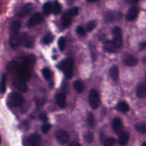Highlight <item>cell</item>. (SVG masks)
<instances>
[{
  "instance_id": "obj_1",
  "label": "cell",
  "mask_w": 146,
  "mask_h": 146,
  "mask_svg": "<svg viewBox=\"0 0 146 146\" xmlns=\"http://www.w3.org/2000/svg\"><path fill=\"white\" fill-rule=\"evenodd\" d=\"M59 68L64 73L66 77L70 78L72 75L74 61L71 58H67L59 63Z\"/></svg>"
},
{
  "instance_id": "obj_2",
  "label": "cell",
  "mask_w": 146,
  "mask_h": 146,
  "mask_svg": "<svg viewBox=\"0 0 146 146\" xmlns=\"http://www.w3.org/2000/svg\"><path fill=\"white\" fill-rule=\"evenodd\" d=\"M15 72L18 78L25 82L28 80L30 78L31 74L29 70V67H28L24 63L18 64Z\"/></svg>"
},
{
  "instance_id": "obj_3",
  "label": "cell",
  "mask_w": 146,
  "mask_h": 146,
  "mask_svg": "<svg viewBox=\"0 0 146 146\" xmlns=\"http://www.w3.org/2000/svg\"><path fill=\"white\" fill-rule=\"evenodd\" d=\"M89 103L92 109H96L100 103V99L98 91L95 89H91L89 94Z\"/></svg>"
},
{
  "instance_id": "obj_4",
  "label": "cell",
  "mask_w": 146,
  "mask_h": 146,
  "mask_svg": "<svg viewBox=\"0 0 146 146\" xmlns=\"http://www.w3.org/2000/svg\"><path fill=\"white\" fill-rule=\"evenodd\" d=\"M112 35H113V42L116 46L118 48H120L123 44V38L121 29L116 26L113 28L112 30Z\"/></svg>"
},
{
  "instance_id": "obj_5",
  "label": "cell",
  "mask_w": 146,
  "mask_h": 146,
  "mask_svg": "<svg viewBox=\"0 0 146 146\" xmlns=\"http://www.w3.org/2000/svg\"><path fill=\"white\" fill-rule=\"evenodd\" d=\"M23 43V34H12L9 38V44L13 48L18 47Z\"/></svg>"
},
{
  "instance_id": "obj_6",
  "label": "cell",
  "mask_w": 146,
  "mask_h": 146,
  "mask_svg": "<svg viewBox=\"0 0 146 146\" xmlns=\"http://www.w3.org/2000/svg\"><path fill=\"white\" fill-rule=\"evenodd\" d=\"M55 137L58 141L62 145L67 144L70 140L69 133L64 129H59L55 132Z\"/></svg>"
},
{
  "instance_id": "obj_7",
  "label": "cell",
  "mask_w": 146,
  "mask_h": 146,
  "mask_svg": "<svg viewBox=\"0 0 146 146\" xmlns=\"http://www.w3.org/2000/svg\"><path fill=\"white\" fill-rule=\"evenodd\" d=\"M10 101L14 107H19L23 103V98L19 93L14 92L10 95Z\"/></svg>"
},
{
  "instance_id": "obj_8",
  "label": "cell",
  "mask_w": 146,
  "mask_h": 146,
  "mask_svg": "<svg viewBox=\"0 0 146 146\" xmlns=\"http://www.w3.org/2000/svg\"><path fill=\"white\" fill-rule=\"evenodd\" d=\"M42 20H43V18H42V14L39 12L35 13L28 20L27 26L29 27H34L40 23Z\"/></svg>"
},
{
  "instance_id": "obj_9",
  "label": "cell",
  "mask_w": 146,
  "mask_h": 146,
  "mask_svg": "<svg viewBox=\"0 0 146 146\" xmlns=\"http://www.w3.org/2000/svg\"><path fill=\"white\" fill-rule=\"evenodd\" d=\"M123 62L126 66L133 67L137 64L138 60L132 55L128 54L125 55L123 58Z\"/></svg>"
},
{
  "instance_id": "obj_10",
  "label": "cell",
  "mask_w": 146,
  "mask_h": 146,
  "mask_svg": "<svg viewBox=\"0 0 146 146\" xmlns=\"http://www.w3.org/2000/svg\"><path fill=\"white\" fill-rule=\"evenodd\" d=\"M139 14V9L136 6L131 7L127 14V19L129 21H134L137 17Z\"/></svg>"
},
{
  "instance_id": "obj_11",
  "label": "cell",
  "mask_w": 146,
  "mask_h": 146,
  "mask_svg": "<svg viewBox=\"0 0 146 146\" xmlns=\"http://www.w3.org/2000/svg\"><path fill=\"white\" fill-rule=\"evenodd\" d=\"M104 49L108 52L113 53L117 51L118 48L112 40H106L104 43Z\"/></svg>"
},
{
  "instance_id": "obj_12",
  "label": "cell",
  "mask_w": 146,
  "mask_h": 146,
  "mask_svg": "<svg viewBox=\"0 0 146 146\" xmlns=\"http://www.w3.org/2000/svg\"><path fill=\"white\" fill-rule=\"evenodd\" d=\"M136 95L139 98L146 97V83H139L136 88Z\"/></svg>"
},
{
  "instance_id": "obj_13",
  "label": "cell",
  "mask_w": 146,
  "mask_h": 146,
  "mask_svg": "<svg viewBox=\"0 0 146 146\" xmlns=\"http://www.w3.org/2000/svg\"><path fill=\"white\" fill-rule=\"evenodd\" d=\"M112 128L113 131L116 133H120L122 131L123 123L119 117H116L113 119L112 122Z\"/></svg>"
},
{
  "instance_id": "obj_14",
  "label": "cell",
  "mask_w": 146,
  "mask_h": 146,
  "mask_svg": "<svg viewBox=\"0 0 146 146\" xmlns=\"http://www.w3.org/2000/svg\"><path fill=\"white\" fill-rule=\"evenodd\" d=\"M15 87L21 92H25L27 90V85L25 81L20 78H17L14 80Z\"/></svg>"
},
{
  "instance_id": "obj_15",
  "label": "cell",
  "mask_w": 146,
  "mask_h": 146,
  "mask_svg": "<svg viewBox=\"0 0 146 146\" xmlns=\"http://www.w3.org/2000/svg\"><path fill=\"white\" fill-rule=\"evenodd\" d=\"M55 100L58 106L61 108H64L66 105V98L64 94H58L56 95Z\"/></svg>"
},
{
  "instance_id": "obj_16",
  "label": "cell",
  "mask_w": 146,
  "mask_h": 146,
  "mask_svg": "<svg viewBox=\"0 0 146 146\" xmlns=\"http://www.w3.org/2000/svg\"><path fill=\"white\" fill-rule=\"evenodd\" d=\"M34 42V38L29 36L26 33H23V44L27 48H31L33 46Z\"/></svg>"
},
{
  "instance_id": "obj_17",
  "label": "cell",
  "mask_w": 146,
  "mask_h": 146,
  "mask_svg": "<svg viewBox=\"0 0 146 146\" xmlns=\"http://www.w3.org/2000/svg\"><path fill=\"white\" fill-rule=\"evenodd\" d=\"M129 139V133L126 131H122L119 136L118 142L120 145L124 146L127 143Z\"/></svg>"
},
{
  "instance_id": "obj_18",
  "label": "cell",
  "mask_w": 146,
  "mask_h": 146,
  "mask_svg": "<svg viewBox=\"0 0 146 146\" xmlns=\"http://www.w3.org/2000/svg\"><path fill=\"white\" fill-rule=\"evenodd\" d=\"M109 74L113 80L117 81L119 79V68L117 66L113 65L109 70Z\"/></svg>"
},
{
  "instance_id": "obj_19",
  "label": "cell",
  "mask_w": 146,
  "mask_h": 146,
  "mask_svg": "<svg viewBox=\"0 0 146 146\" xmlns=\"http://www.w3.org/2000/svg\"><path fill=\"white\" fill-rule=\"evenodd\" d=\"M32 6L31 4H26L23 6L18 13V16L19 17H24L26 16L31 11Z\"/></svg>"
},
{
  "instance_id": "obj_20",
  "label": "cell",
  "mask_w": 146,
  "mask_h": 146,
  "mask_svg": "<svg viewBox=\"0 0 146 146\" xmlns=\"http://www.w3.org/2000/svg\"><path fill=\"white\" fill-rule=\"evenodd\" d=\"M72 17L70 15L68 11L64 13L62 17V23L64 27H67L70 25L72 22Z\"/></svg>"
},
{
  "instance_id": "obj_21",
  "label": "cell",
  "mask_w": 146,
  "mask_h": 146,
  "mask_svg": "<svg viewBox=\"0 0 146 146\" xmlns=\"http://www.w3.org/2000/svg\"><path fill=\"white\" fill-rule=\"evenodd\" d=\"M28 141L32 146H38L40 143L41 139L37 134H32L29 137Z\"/></svg>"
},
{
  "instance_id": "obj_22",
  "label": "cell",
  "mask_w": 146,
  "mask_h": 146,
  "mask_svg": "<svg viewBox=\"0 0 146 146\" xmlns=\"http://www.w3.org/2000/svg\"><path fill=\"white\" fill-rule=\"evenodd\" d=\"M35 62V56L33 54H30L23 58V63L28 67L32 66Z\"/></svg>"
},
{
  "instance_id": "obj_23",
  "label": "cell",
  "mask_w": 146,
  "mask_h": 146,
  "mask_svg": "<svg viewBox=\"0 0 146 146\" xmlns=\"http://www.w3.org/2000/svg\"><path fill=\"white\" fill-rule=\"evenodd\" d=\"M73 87L75 90L78 93L82 92L84 90V84L80 80H75L73 83Z\"/></svg>"
},
{
  "instance_id": "obj_24",
  "label": "cell",
  "mask_w": 146,
  "mask_h": 146,
  "mask_svg": "<svg viewBox=\"0 0 146 146\" xmlns=\"http://www.w3.org/2000/svg\"><path fill=\"white\" fill-rule=\"evenodd\" d=\"M117 110L119 111L123 112H127L129 111V106L128 104L124 101H121L119 102L117 105Z\"/></svg>"
},
{
  "instance_id": "obj_25",
  "label": "cell",
  "mask_w": 146,
  "mask_h": 146,
  "mask_svg": "<svg viewBox=\"0 0 146 146\" xmlns=\"http://www.w3.org/2000/svg\"><path fill=\"white\" fill-rule=\"evenodd\" d=\"M43 11L46 15H48L52 11V5L50 2L44 3L43 6Z\"/></svg>"
},
{
  "instance_id": "obj_26",
  "label": "cell",
  "mask_w": 146,
  "mask_h": 146,
  "mask_svg": "<svg viewBox=\"0 0 146 146\" xmlns=\"http://www.w3.org/2000/svg\"><path fill=\"white\" fill-rule=\"evenodd\" d=\"M135 128L136 130L139 132L141 133L145 134L146 133V124L143 122L137 123L135 125Z\"/></svg>"
},
{
  "instance_id": "obj_27",
  "label": "cell",
  "mask_w": 146,
  "mask_h": 146,
  "mask_svg": "<svg viewBox=\"0 0 146 146\" xmlns=\"http://www.w3.org/2000/svg\"><path fill=\"white\" fill-rule=\"evenodd\" d=\"M21 27V22L19 21H15L13 22L11 26V32L12 34L18 33V30Z\"/></svg>"
},
{
  "instance_id": "obj_28",
  "label": "cell",
  "mask_w": 146,
  "mask_h": 146,
  "mask_svg": "<svg viewBox=\"0 0 146 146\" xmlns=\"http://www.w3.org/2000/svg\"><path fill=\"white\" fill-rule=\"evenodd\" d=\"M94 133L91 131H87L84 133V139L86 142L88 143H91L94 140Z\"/></svg>"
},
{
  "instance_id": "obj_29",
  "label": "cell",
  "mask_w": 146,
  "mask_h": 146,
  "mask_svg": "<svg viewBox=\"0 0 146 146\" xmlns=\"http://www.w3.org/2000/svg\"><path fill=\"white\" fill-rule=\"evenodd\" d=\"M62 9L61 5L58 2L55 1L52 5V12L54 14H58L60 12Z\"/></svg>"
},
{
  "instance_id": "obj_30",
  "label": "cell",
  "mask_w": 146,
  "mask_h": 146,
  "mask_svg": "<svg viewBox=\"0 0 146 146\" xmlns=\"http://www.w3.org/2000/svg\"><path fill=\"white\" fill-rule=\"evenodd\" d=\"M54 39V36L51 34H46L43 38H42V42L45 44H48L51 43Z\"/></svg>"
},
{
  "instance_id": "obj_31",
  "label": "cell",
  "mask_w": 146,
  "mask_h": 146,
  "mask_svg": "<svg viewBox=\"0 0 146 146\" xmlns=\"http://www.w3.org/2000/svg\"><path fill=\"white\" fill-rule=\"evenodd\" d=\"M6 75L5 74H3L1 76V93H5L6 91Z\"/></svg>"
},
{
  "instance_id": "obj_32",
  "label": "cell",
  "mask_w": 146,
  "mask_h": 146,
  "mask_svg": "<svg viewBox=\"0 0 146 146\" xmlns=\"http://www.w3.org/2000/svg\"><path fill=\"white\" fill-rule=\"evenodd\" d=\"M87 122L88 124V125L90 127H92L95 123V119L94 114L91 112L89 113L87 116Z\"/></svg>"
},
{
  "instance_id": "obj_33",
  "label": "cell",
  "mask_w": 146,
  "mask_h": 146,
  "mask_svg": "<svg viewBox=\"0 0 146 146\" xmlns=\"http://www.w3.org/2000/svg\"><path fill=\"white\" fill-rule=\"evenodd\" d=\"M58 44L60 51H63L66 47V39L64 37H60L58 39Z\"/></svg>"
},
{
  "instance_id": "obj_34",
  "label": "cell",
  "mask_w": 146,
  "mask_h": 146,
  "mask_svg": "<svg viewBox=\"0 0 146 146\" xmlns=\"http://www.w3.org/2000/svg\"><path fill=\"white\" fill-rule=\"evenodd\" d=\"M96 26V22L95 21L92 20L88 22L86 25L87 30L88 31H92Z\"/></svg>"
},
{
  "instance_id": "obj_35",
  "label": "cell",
  "mask_w": 146,
  "mask_h": 146,
  "mask_svg": "<svg viewBox=\"0 0 146 146\" xmlns=\"http://www.w3.org/2000/svg\"><path fill=\"white\" fill-rule=\"evenodd\" d=\"M43 76L46 80H49L51 77V71L48 68H43L42 70Z\"/></svg>"
},
{
  "instance_id": "obj_36",
  "label": "cell",
  "mask_w": 146,
  "mask_h": 146,
  "mask_svg": "<svg viewBox=\"0 0 146 146\" xmlns=\"http://www.w3.org/2000/svg\"><path fill=\"white\" fill-rule=\"evenodd\" d=\"M68 12L72 17H74L76 16L78 14L79 9L78 7H72L71 9H70V10H68Z\"/></svg>"
},
{
  "instance_id": "obj_37",
  "label": "cell",
  "mask_w": 146,
  "mask_h": 146,
  "mask_svg": "<svg viewBox=\"0 0 146 146\" xmlns=\"http://www.w3.org/2000/svg\"><path fill=\"white\" fill-rule=\"evenodd\" d=\"M50 128H51V125L48 124V123H46V124H44L42 126L41 129H42V131L43 133H46L49 131Z\"/></svg>"
},
{
  "instance_id": "obj_38",
  "label": "cell",
  "mask_w": 146,
  "mask_h": 146,
  "mask_svg": "<svg viewBox=\"0 0 146 146\" xmlns=\"http://www.w3.org/2000/svg\"><path fill=\"white\" fill-rule=\"evenodd\" d=\"M76 31L77 33V34H78L80 35H84L85 34V30L83 28V26H79L77 27L76 29Z\"/></svg>"
},
{
  "instance_id": "obj_39",
  "label": "cell",
  "mask_w": 146,
  "mask_h": 146,
  "mask_svg": "<svg viewBox=\"0 0 146 146\" xmlns=\"http://www.w3.org/2000/svg\"><path fill=\"white\" fill-rule=\"evenodd\" d=\"M116 140L114 138L110 137L108 138L104 142V145H113V144L115 143Z\"/></svg>"
},
{
  "instance_id": "obj_40",
  "label": "cell",
  "mask_w": 146,
  "mask_h": 146,
  "mask_svg": "<svg viewBox=\"0 0 146 146\" xmlns=\"http://www.w3.org/2000/svg\"><path fill=\"white\" fill-rule=\"evenodd\" d=\"M39 119L43 121H46L47 120L48 117L45 113H42L39 116Z\"/></svg>"
},
{
  "instance_id": "obj_41",
  "label": "cell",
  "mask_w": 146,
  "mask_h": 146,
  "mask_svg": "<svg viewBox=\"0 0 146 146\" xmlns=\"http://www.w3.org/2000/svg\"><path fill=\"white\" fill-rule=\"evenodd\" d=\"M139 49L140 50H143L146 49V41L141 42L139 44Z\"/></svg>"
},
{
  "instance_id": "obj_42",
  "label": "cell",
  "mask_w": 146,
  "mask_h": 146,
  "mask_svg": "<svg viewBox=\"0 0 146 146\" xmlns=\"http://www.w3.org/2000/svg\"><path fill=\"white\" fill-rule=\"evenodd\" d=\"M127 2H129V3H137L138 2L137 1H127Z\"/></svg>"
},
{
  "instance_id": "obj_43",
  "label": "cell",
  "mask_w": 146,
  "mask_h": 146,
  "mask_svg": "<svg viewBox=\"0 0 146 146\" xmlns=\"http://www.w3.org/2000/svg\"><path fill=\"white\" fill-rule=\"evenodd\" d=\"M75 146H82V145L80 144H76L75 145Z\"/></svg>"
},
{
  "instance_id": "obj_44",
  "label": "cell",
  "mask_w": 146,
  "mask_h": 146,
  "mask_svg": "<svg viewBox=\"0 0 146 146\" xmlns=\"http://www.w3.org/2000/svg\"><path fill=\"white\" fill-rule=\"evenodd\" d=\"M142 146H146V142H145V143H144L143 144V145H142Z\"/></svg>"
},
{
  "instance_id": "obj_45",
  "label": "cell",
  "mask_w": 146,
  "mask_h": 146,
  "mask_svg": "<svg viewBox=\"0 0 146 146\" xmlns=\"http://www.w3.org/2000/svg\"><path fill=\"white\" fill-rule=\"evenodd\" d=\"M104 146H113V145H104Z\"/></svg>"
}]
</instances>
